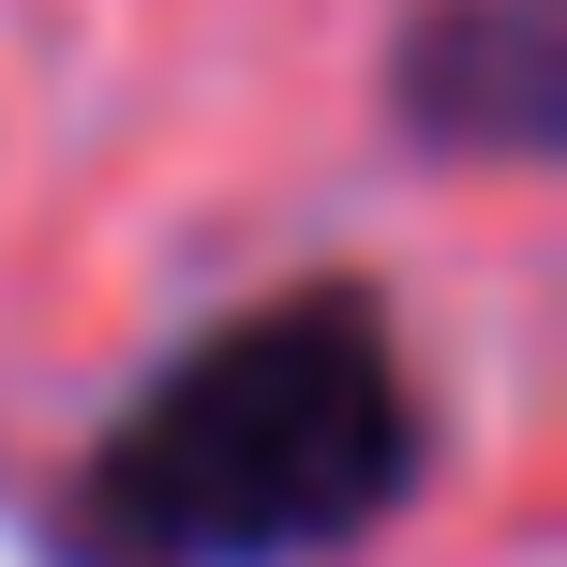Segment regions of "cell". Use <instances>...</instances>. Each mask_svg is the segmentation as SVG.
Instances as JSON below:
<instances>
[{
	"label": "cell",
	"instance_id": "obj_1",
	"mask_svg": "<svg viewBox=\"0 0 567 567\" xmlns=\"http://www.w3.org/2000/svg\"><path fill=\"white\" fill-rule=\"evenodd\" d=\"M419 493V389L403 343L359 284H299V299L209 329L135 389L75 493L90 567H299L343 553Z\"/></svg>",
	"mask_w": 567,
	"mask_h": 567
},
{
	"label": "cell",
	"instance_id": "obj_2",
	"mask_svg": "<svg viewBox=\"0 0 567 567\" xmlns=\"http://www.w3.org/2000/svg\"><path fill=\"white\" fill-rule=\"evenodd\" d=\"M567 105V0H419L403 30V120L449 150H553Z\"/></svg>",
	"mask_w": 567,
	"mask_h": 567
}]
</instances>
